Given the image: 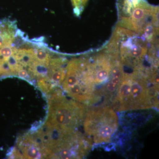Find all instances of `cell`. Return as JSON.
<instances>
[{"instance_id": "obj_1", "label": "cell", "mask_w": 159, "mask_h": 159, "mask_svg": "<svg viewBox=\"0 0 159 159\" xmlns=\"http://www.w3.org/2000/svg\"><path fill=\"white\" fill-rule=\"evenodd\" d=\"M124 72L112 102L114 110L125 111L158 107L159 77L157 70L135 69Z\"/></svg>"}, {"instance_id": "obj_2", "label": "cell", "mask_w": 159, "mask_h": 159, "mask_svg": "<svg viewBox=\"0 0 159 159\" xmlns=\"http://www.w3.org/2000/svg\"><path fill=\"white\" fill-rule=\"evenodd\" d=\"M50 114L48 121L60 128L65 133L74 131L82 122L85 114L84 105L67 100L57 90L49 99Z\"/></svg>"}, {"instance_id": "obj_3", "label": "cell", "mask_w": 159, "mask_h": 159, "mask_svg": "<svg viewBox=\"0 0 159 159\" xmlns=\"http://www.w3.org/2000/svg\"><path fill=\"white\" fill-rule=\"evenodd\" d=\"M119 120L114 110L104 106L89 110L86 114L84 131L96 144L108 143L116 131Z\"/></svg>"}, {"instance_id": "obj_4", "label": "cell", "mask_w": 159, "mask_h": 159, "mask_svg": "<svg viewBox=\"0 0 159 159\" xmlns=\"http://www.w3.org/2000/svg\"><path fill=\"white\" fill-rule=\"evenodd\" d=\"M143 1L144 0H117L116 7L119 19L129 17L134 9Z\"/></svg>"}, {"instance_id": "obj_5", "label": "cell", "mask_w": 159, "mask_h": 159, "mask_svg": "<svg viewBox=\"0 0 159 159\" xmlns=\"http://www.w3.org/2000/svg\"><path fill=\"white\" fill-rule=\"evenodd\" d=\"M29 73L33 78L47 77L48 73V66L34 60L29 66Z\"/></svg>"}, {"instance_id": "obj_6", "label": "cell", "mask_w": 159, "mask_h": 159, "mask_svg": "<svg viewBox=\"0 0 159 159\" xmlns=\"http://www.w3.org/2000/svg\"><path fill=\"white\" fill-rule=\"evenodd\" d=\"M49 78L55 85L60 84L65 78L66 70L63 67L58 68L49 67Z\"/></svg>"}, {"instance_id": "obj_7", "label": "cell", "mask_w": 159, "mask_h": 159, "mask_svg": "<svg viewBox=\"0 0 159 159\" xmlns=\"http://www.w3.org/2000/svg\"><path fill=\"white\" fill-rule=\"evenodd\" d=\"M34 60L49 66L51 57L48 51L42 48H38L34 50Z\"/></svg>"}, {"instance_id": "obj_8", "label": "cell", "mask_w": 159, "mask_h": 159, "mask_svg": "<svg viewBox=\"0 0 159 159\" xmlns=\"http://www.w3.org/2000/svg\"><path fill=\"white\" fill-rule=\"evenodd\" d=\"M38 85L41 90L45 93H48L55 86L49 77H47L40 78L38 82Z\"/></svg>"}, {"instance_id": "obj_9", "label": "cell", "mask_w": 159, "mask_h": 159, "mask_svg": "<svg viewBox=\"0 0 159 159\" xmlns=\"http://www.w3.org/2000/svg\"><path fill=\"white\" fill-rule=\"evenodd\" d=\"M7 63L12 74L14 75H16L18 71L23 68V66L20 64L13 54L9 57Z\"/></svg>"}, {"instance_id": "obj_10", "label": "cell", "mask_w": 159, "mask_h": 159, "mask_svg": "<svg viewBox=\"0 0 159 159\" xmlns=\"http://www.w3.org/2000/svg\"><path fill=\"white\" fill-rule=\"evenodd\" d=\"M13 54V49L11 45H6L0 48V56L5 61H7Z\"/></svg>"}, {"instance_id": "obj_11", "label": "cell", "mask_w": 159, "mask_h": 159, "mask_svg": "<svg viewBox=\"0 0 159 159\" xmlns=\"http://www.w3.org/2000/svg\"><path fill=\"white\" fill-rule=\"evenodd\" d=\"M66 59L61 57L52 58L50 59L48 67L52 68H58L62 67L66 63Z\"/></svg>"}, {"instance_id": "obj_12", "label": "cell", "mask_w": 159, "mask_h": 159, "mask_svg": "<svg viewBox=\"0 0 159 159\" xmlns=\"http://www.w3.org/2000/svg\"><path fill=\"white\" fill-rule=\"evenodd\" d=\"M16 74H17L18 77L22 78V79L27 80L31 79L28 71L23 68L18 70Z\"/></svg>"}, {"instance_id": "obj_13", "label": "cell", "mask_w": 159, "mask_h": 159, "mask_svg": "<svg viewBox=\"0 0 159 159\" xmlns=\"http://www.w3.org/2000/svg\"><path fill=\"white\" fill-rule=\"evenodd\" d=\"M11 153L9 157L11 158H23L22 156L21 155L19 151L16 148L12 149Z\"/></svg>"}, {"instance_id": "obj_14", "label": "cell", "mask_w": 159, "mask_h": 159, "mask_svg": "<svg viewBox=\"0 0 159 159\" xmlns=\"http://www.w3.org/2000/svg\"><path fill=\"white\" fill-rule=\"evenodd\" d=\"M45 38L43 36H41L39 38H35L31 40V42H43Z\"/></svg>"}]
</instances>
